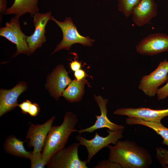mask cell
I'll return each instance as SVG.
<instances>
[{
  "instance_id": "cell-18",
  "label": "cell",
  "mask_w": 168,
  "mask_h": 168,
  "mask_svg": "<svg viewBox=\"0 0 168 168\" xmlns=\"http://www.w3.org/2000/svg\"><path fill=\"white\" fill-rule=\"evenodd\" d=\"M126 123L129 125H142L152 129L163 138L162 144L168 147V128L164 126L161 122L147 121L136 118L128 117L126 119Z\"/></svg>"
},
{
  "instance_id": "cell-25",
  "label": "cell",
  "mask_w": 168,
  "mask_h": 168,
  "mask_svg": "<svg viewBox=\"0 0 168 168\" xmlns=\"http://www.w3.org/2000/svg\"><path fill=\"white\" fill-rule=\"evenodd\" d=\"M40 110L39 105L36 103H31L30 107L28 114L31 117L36 116Z\"/></svg>"
},
{
  "instance_id": "cell-20",
  "label": "cell",
  "mask_w": 168,
  "mask_h": 168,
  "mask_svg": "<svg viewBox=\"0 0 168 168\" xmlns=\"http://www.w3.org/2000/svg\"><path fill=\"white\" fill-rule=\"evenodd\" d=\"M141 0H118V9L126 17L130 16L135 7Z\"/></svg>"
},
{
  "instance_id": "cell-21",
  "label": "cell",
  "mask_w": 168,
  "mask_h": 168,
  "mask_svg": "<svg viewBox=\"0 0 168 168\" xmlns=\"http://www.w3.org/2000/svg\"><path fill=\"white\" fill-rule=\"evenodd\" d=\"M156 159L163 168H168V150L161 147L156 148Z\"/></svg>"
},
{
  "instance_id": "cell-13",
  "label": "cell",
  "mask_w": 168,
  "mask_h": 168,
  "mask_svg": "<svg viewBox=\"0 0 168 168\" xmlns=\"http://www.w3.org/2000/svg\"><path fill=\"white\" fill-rule=\"evenodd\" d=\"M72 82L63 65H59L49 77L47 87L55 100L62 96L66 87Z\"/></svg>"
},
{
  "instance_id": "cell-12",
  "label": "cell",
  "mask_w": 168,
  "mask_h": 168,
  "mask_svg": "<svg viewBox=\"0 0 168 168\" xmlns=\"http://www.w3.org/2000/svg\"><path fill=\"white\" fill-rule=\"evenodd\" d=\"M113 114L139 118L147 121L161 122L163 118L168 116V108L153 110L142 107L136 108H122L116 109Z\"/></svg>"
},
{
  "instance_id": "cell-4",
  "label": "cell",
  "mask_w": 168,
  "mask_h": 168,
  "mask_svg": "<svg viewBox=\"0 0 168 168\" xmlns=\"http://www.w3.org/2000/svg\"><path fill=\"white\" fill-rule=\"evenodd\" d=\"M81 145L75 142L64 147L49 160L47 165L48 168H88L86 161L80 160L78 149Z\"/></svg>"
},
{
  "instance_id": "cell-26",
  "label": "cell",
  "mask_w": 168,
  "mask_h": 168,
  "mask_svg": "<svg viewBox=\"0 0 168 168\" xmlns=\"http://www.w3.org/2000/svg\"><path fill=\"white\" fill-rule=\"evenodd\" d=\"M31 103L30 101L27 100L21 103L18 104V106L21 108L22 112L26 114L29 113L30 107Z\"/></svg>"
},
{
  "instance_id": "cell-9",
  "label": "cell",
  "mask_w": 168,
  "mask_h": 168,
  "mask_svg": "<svg viewBox=\"0 0 168 168\" xmlns=\"http://www.w3.org/2000/svg\"><path fill=\"white\" fill-rule=\"evenodd\" d=\"M51 16V12H48L45 13L38 12L33 16L35 30L32 35L27 36L26 40L31 54L41 47L46 41L45 28Z\"/></svg>"
},
{
  "instance_id": "cell-17",
  "label": "cell",
  "mask_w": 168,
  "mask_h": 168,
  "mask_svg": "<svg viewBox=\"0 0 168 168\" xmlns=\"http://www.w3.org/2000/svg\"><path fill=\"white\" fill-rule=\"evenodd\" d=\"M27 141H22L14 135H10L5 140L4 149L6 152L11 155L30 159L32 155V152L27 151L24 146V142Z\"/></svg>"
},
{
  "instance_id": "cell-14",
  "label": "cell",
  "mask_w": 168,
  "mask_h": 168,
  "mask_svg": "<svg viewBox=\"0 0 168 168\" xmlns=\"http://www.w3.org/2000/svg\"><path fill=\"white\" fill-rule=\"evenodd\" d=\"M157 14V6L154 0H141L132 14L133 22L139 26L148 23Z\"/></svg>"
},
{
  "instance_id": "cell-5",
  "label": "cell",
  "mask_w": 168,
  "mask_h": 168,
  "mask_svg": "<svg viewBox=\"0 0 168 168\" xmlns=\"http://www.w3.org/2000/svg\"><path fill=\"white\" fill-rule=\"evenodd\" d=\"M123 130L112 131L107 129L108 133L106 137L99 135L96 132L94 138L91 139H87L78 134L75 137L76 139L81 145L85 147L88 152L87 158L86 160L89 163L92 158L100 150L103 148L107 147L111 144H115L123 137Z\"/></svg>"
},
{
  "instance_id": "cell-28",
  "label": "cell",
  "mask_w": 168,
  "mask_h": 168,
  "mask_svg": "<svg viewBox=\"0 0 168 168\" xmlns=\"http://www.w3.org/2000/svg\"><path fill=\"white\" fill-rule=\"evenodd\" d=\"M74 76L77 81H80L84 79L86 74L84 70L79 69L75 71Z\"/></svg>"
},
{
  "instance_id": "cell-24",
  "label": "cell",
  "mask_w": 168,
  "mask_h": 168,
  "mask_svg": "<svg viewBox=\"0 0 168 168\" xmlns=\"http://www.w3.org/2000/svg\"><path fill=\"white\" fill-rule=\"evenodd\" d=\"M158 100H162L168 96V74L167 82L163 86L159 88L156 94Z\"/></svg>"
},
{
  "instance_id": "cell-7",
  "label": "cell",
  "mask_w": 168,
  "mask_h": 168,
  "mask_svg": "<svg viewBox=\"0 0 168 168\" xmlns=\"http://www.w3.org/2000/svg\"><path fill=\"white\" fill-rule=\"evenodd\" d=\"M0 35L16 45V50L13 57L21 54H31L26 41L27 36L21 29L19 17L15 16L6 23L5 26L0 27Z\"/></svg>"
},
{
  "instance_id": "cell-27",
  "label": "cell",
  "mask_w": 168,
  "mask_h": 168,
  "mask_svg": "<svg viewBox=\"0 0 168 168\" xmlns=\"http://www.w3.org/2000/svg\"><path fill=\"white\" fill-rule=\"evenodd\" d=\"M7 0H0V24L2 22L3 15L4 14L7 8Z\"/></svg>"
},
{
  "instance_id": "cell-6",
  "label": "cell",
  "mask_w": 168,
  "mask_h": 168,
  "mask_svg": "<svg viewBox=\"0 0 168 168\" xmlns=\"http://www.w3.org/2000/svg\"><path fill=\"white\" fill-rule=\"evenodd\" d=\"M168 61L160 62L157 68L148 75L143 76L138 86V89L149 97L156 95L159 87L168 80Z\"/></svg>"
},
{
  "instance_id": "cell-15",
  "label": "cell",
  "mask_w": 168,
  "mask_h": 168,
  "mask_svg": "<svg viewBox=\"0 0 168 168\" xmlns=\"http://www.w3.org/2000/svg\"><path fill=\"white\" fill-rule=\"evenodd\" d=\"M26 88L25 83L20 82L10 90H0V116L18 106V98Z\"/></svg>"
},
{
  "instance_id": "cell-8",
  "label": "cell",
  "mask_w": 168,
  "mask_h": 168,
  "mask_svg": "<svg viewBox=\"0 0 168 168\" xmlns=\"http://www.w3.org/2000/svg\"><path fill=\"white\" fill-rule=\"evenodd\" d=\"M135 49L139 54L147 56L168 52V35L161 33L150 34L142 39Z\"/></svg>"
},
{
  "instance_id": "cell-23",
  "label": "cell",
  "mask_w": 168,
  "mask_h": 168,
  "mask_svg": "<svg viewBox=\"0 0 168 168\" xmlns=\"http://www.w3.org/2000/svg\"><path fill=\"white\" fill-rule=\"evenodd\" d=\"M94 168H121L117 164L111 162L107 160H102L99 161Z\"/></svg>"
},
{
  "instance_id": "cell-11",
  "label": "cell",
  "mask_w": 168,
  "mask_h": 168,
  "mask_svg": "<svg viewBox=\"0 0 168 168\" xmlns=\"http://www.w3.org/2000/svg\"><path fill=\"white\" fill-rule=\"evenodd\" d=\"M94 99L98 105L100 111V115H96V120L92 126L84 129L77 130L78 134L87 132L91 133L95 130L103 128H107L112 131L124 130V126L118 125L111 122L107 116V110L106 105L108 101L107 99H104L100 96L94 95Z\"/></svg>"
},
{
  "instance_id": "cell-3",
  "label": "cell",
  "mask_w": 168,
  "mask_h": 168,
  "mask_svg": "<svg viewBox=\"0 0 168 168\" xmlns=\"http://www.w3.org/2000/svg\"><path fill=\"white\" fill-rule=\"evenodd\" d=\"M50 20L55 22L61 28L63 33L62 40L57 44L51 54L63 49L70 50L71 46L76 43L80 44L84 46H91L95 41L89 36L81 35L70 17H66L63 21L60 22L52 16Z\"/></svg>"
},
{
  "instance_id": "cell-16",
  "label": "cell",
  "mask_w": 168,
  "mask_h": 168,
  "mask_svg": "<svg viewBox=\"0 0 168 168\" xmlns=\"http://www.w3.org/2000/svg\"><path fill=\"white\" fill-rule=\"evenodd\" d=\"M39 0H14L13 4L7 8L4 14H14L19 17L23 15L29 13L30 16L38 12L37 4Z\"/></svg>"
},
{
  "instance_id": "cell-1",
  "label": "cell",
  "mask_w": 168,
  "mask_h": 168,
  "mask_svg": "<svg viewBox=\"0 0 168 168\" xmlns=\"http://www.w3.org/2000/svg\"><path fill=\"white\" fill-rule=\"evenodd\" d=\"M107 147L109 151L108 160L121 168H147L152 163L148 151L132 141L119 140L114 146L110 144Z\"/></svg>"
},
{
  "instance_id": "cell-2",
  "label": "cell",
  "mask_w": 168,
  "mask_h": 168,
  "mask_svg": "<svg viewBox=\"0 0 168 168\" xmlns=\"http://www.w3.org/2000/svg\"><path fill=\"white\" fill-rule=\"evenodd\" d=\"M77 122L76 115L68 112L60 125L51 127L41 152L43 159L47 164L55 154L65 147L71 134L77 132L75 126Z\"/></svg>"
},
{
  "instance_id": "cell-19",
  "label": "cell",
  "mask_w": 168,
  "mask_h": 168,
  "mask_svg": "<svg viewBox=\"0 0 168 168\" xmlns=\"http://www.w3.org/2000/svg\"><path fill=\"white\" fill-rule=\"evenodd\" d=\"M86 82V80L85 79L80 81L75 79L72 81L63 91L62 96L71 103L79 101L84 94V86Z\"/></svg>"
},
{
  "instance_id": "cell-29",
  "label": "cell",
  "mask_w": 168,
  "mask_h": 168,
  "mask_svg": "<svg viewBox=\"0 0 168 168\" xmlns=\"http://www.w3.org/2000/svg\"><path fill=\"white\" fill-rule=\"evenodd\" d=\"M70 65L71 69L73 71L79 69L81 66V63L75 59L71 63Z\"/></svg>"
},
{
  "instance_id": "cell-22",
  "label": "cell",
  "mask_w": 168,
  "mask_h": 168,
  "mask_svg": "<svg viewBox=\"0 0 168 168\" xmlns=\"http://www.w3.org/2000/svg\"><path fill=\"white\" fill-rule=\"evenodd\" d=\"M30 160L31 168H43L47 165L46 163L43 159L41 152L32 153Z\"/></svg>"
},
{
  "instance_id": "cell-10",
  "label": "cell",
  "mask_w": 168,
  "mask_h": 168,
  "mask_svg": "<svg viewBox=\"0 0 168 168\" xmlns=\"http://www.w3.org/2000/svg\"><path fill=\"white\" fill-rule=\"evenodd\" d=\"M55 118L54 116L51 117L42 124H31L29 126L26 138L29 141L28 147L33 148L32 153L42 151Z\"/></svg>"
}]
</instances>
